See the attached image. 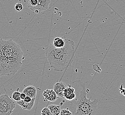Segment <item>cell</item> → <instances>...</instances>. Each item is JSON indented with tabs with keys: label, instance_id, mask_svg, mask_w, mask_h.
<instances>
[{
	"label": "cell",
	"instance_id": "obj_5",
	"mask_svg": "<svg viewBox=\"0 0 125 115\" xmlns=\"http://www.w3.org/2000/svg\"><path fill=\"white\" fill-rule=\"evenodd\" d=\"M44 101H50L51 102H55L59 98L56 93L53 89H47L45 90L42 94Z\"/></svg>",
	"mask_w": 125,
	"mask_h": 115
},
{
	"label": "cell",
	"instance_id": "obj_21",
	"mask_svg": "<svg viewBox=\"0 0 125 115\" xmlns=\"http://www.w3.org/2000/svg\"><path fill=\"white\" fill-rule=\"evenodd\" d=\"M26 97V95L25 93H22V92L21 93V100H24Z\"/></svg>",
	"mask_w": 125,
	"mask_h": 115
},
{
	"label": "cell",
	"instance_id": "obj_3",
	"mask_svg": "<svg viewBox=\"0 0 125 115\" xmlns=\"http://www.w3.org/2000/svg\"><path fill=\"white\" fill-rule=\"evenodd\" d=\"M71 83L77 90H75L76 98L70 101L74 107L73 115H95L98 108V99L92 101L91 96L90 98H87V90L85 84L81 81H73Z\"/></svg>",
	"mask_w": 125,
	"mask_h": 115
},
{
	"label": "cell",
	"instance_id": "obj_6",
	"mask_svg": "<svg viewBox=\"0 0 125 115\" xmlns=\"http://www.w3.org/2000/svg\"><path fill=\"white\" fill-rule=\"evenodd\" d=\"M63 97L66 100L71 101L76 98L75 89L72 85H69L65 89L64 92Z\"/></svg>",
	"mask_w": 125,
	"mask_h": 115
},
{
	"label": "cell",
	"instance_id": "obj_20",
	"mask_svg": "<svg viewBox=\"0 0 125 115\" xmlns=\"http://www.w3.org/2000/svg\"><path fill=\"white\" fill-rule=\"evenodd\" d=\"M120 93L123 94V95H124V96H125V89H124L122 86L120 88Z\"/></svg>",
	"mask_w": 125,
	"mask_h": 115
},
{
	"label": "cell",
	"instance_id": "obj_18",
	"mask_svg": "<svg viewBox=\"0 0 125 115\" xmlns=\"http://www.w3.org/2000/svg\"><path fill=\"white\" fill-rule=\"evenodd\" d=\"M92 67L94 70L98 73H100V72L102 71V70L101 69L100 66L98 64H95L94 65H93Z\"/></svg>",
	"mask_w": 125,
	"mask_h": 115
},
{
	"label": "cell",
	"instance_id": "obj_17",
	"mask_svg": "<svg viewBox=\"0 0 125 115\" xmlns=\"http://www.w3.org/2000/svg\"><path fill=\"white\" fill-rule=\"evenodd\" d=\"M15 10L17 11L18 12H20L22 10L23 8V5L21 3H18L15 5Z\"/></svg>",
	"mask_w": 125,
	"mask_h": 115
},
{
	"label": "cell",
	"instance_id": "obj_9",
	"mask_svg": "<svg viewBox=\"0 0 125 115\" xmlns=\"http://www.w3.org/2000/svg\"><path fill=\"white\" fill-rule=\"evenodd\" d=\"M22 93H25L26 96H29L32 98H34L36 97L37 90L34 86L29 85L23 90Z\"/></svg>",
	"mask_w": 125,
	"mask_h": 115
},
{
	"label": "cell",
	"instance_id": "obj_1",
	"mask_svg": "<svg viewBox=\"0 0 125 115\" xmlns=\"http://www.w3.org/2000/svg\"><path fill=\"white\" fill-rule=\"evenodd\" d=\"M24 56L20 46L12 39H0V74L15 75L22 64Z\"/></svg>",
	"mask_w": 125,
	"mask_h": 115
},
{
	"label": "cell",
	"instance_id": "obj_7",
	"mask_svg": "<svg viewBox=\"0 0 125 115\" xmlns=\"http://www.w3.org/2000/svg\"><path fill=\"white\" fill-rule=\"evenodd\" d=\"M38 3L34 10L36 13H40L47 10L50 3V0H38Z\"/></svg>",
	"mask_w": 125,
	"mask_h": 115
},
{
	"label": "cell",
	"instance_id": "obj_19",
	"mask_svg": "<svg viewBox=\"0 0 125 115\" xmlns=\"http://www.w3.org/2000/svg\"><path fill=\"white\" fill-rule=\"evenodd\" d=\"M32 99H33V98H30V97L26 96V97H25V98L24 99V100H24V102H25L29 103L32 100Z\"/></svg>",
	"mask_w": 125,
	"mask_h": 115
},
{
	"label": "cell",
	"instance_id": "obj_14",
	"mask_svg": "<svg viewBox=\"0 0 125 115\" xmlns=\"http://www.w3.org/2000/svg\"><path fill=\"white\" fill-rule=\"evenodd\" d=\"M21 93L18 91H14L12 94V98L13 100L16 102H18L21 100Z\"/></svg>",
	"mask_w": 125,
	"mask_h": 115
},
{
	"label": "cell",
	"instance_id": "obj_2",
	"mask_svg": "<svg viewBox=\"0 0 125 115\" xmlns=\"http://www.w3.org/2000/svg\"><path fill=\"white\" fill-rule=\"evenodd\" d=\"M75 43L65 39V45L61 48H55L53 43L46 48L45 56L51 67L55 71L62 72L72 63L75 57Z\"/></svg>",
	"mask_w": 125,
	"mask_h": 115
},
{
	"label": "cell",
	"instance_id": "obj_16",
	"mask_svg": "<svg viewBox=\"0 0 125 115\" xmlns=\"http://www.w3.org/2000/svg\"><path fill=\"white\" fill-rule=\"evenodd\" d=\"M42 115H53L52 113H51L50 110L47 107H45L43 108L41 112Z\"/></svg>",
	"mask_w": 125,
	"mask_h": 115
},
{
	"label": "cell",
	"instance_id": "obj_15",
	"mask_svg": "<svg viewBox=\"0 0 125 115\" xmlns=\"http://www.w3.org/2000/svg\"><path fill=\"white\" fill-rule=\"evenodd\" d=\"M73 113L71 112L69 108H63L61 111L60 115H73Z\"/></svg>",
	"mask_w": 125,
	"mask_h": 115
},
{
	"label": "cell",
	"instance_id": "obj_22",
	"mask_svg": "<svg viewBox=\"0 0 125 115\" xmlns=\"http://www.w3.org/2000/svg\"><path fill=\"white\" fill-rule=\"evenodd\" d=\"M1 76H2V75H1V74H0V77H1Z\"/></svg>",
	"mask_w": 125,
	"mask_h": 115
},
{
	"label": "cell",
	"instance_id": "obj_13",
	"mask_svg": "<svg viewBox=\"0 0 125 115\" xmlns=\"http://www.w3.org/2000/svg\"><path fill=\"white\" fill-rule=\"evenodd\" d=\"M38 3V0H28L27 2V5L28 8H29L30 10L34 11Z\"/></svg>",
	"mask_w": 125,
	"mask_h": 115
},
{
	"label": "cell",
	"instance_id": "obj_10",
	"mask_svg": "<svg viewBox=\"0 0 125 115\" xmlns=\"http://www.w3.org/2000/svg\"><path fill=\"white\" fill-rule=\"evenodd\" d=\"M36 98H33L32 100L29 103H26L23 100H21L19 101L16 102L18 105L21 106V107L23 109L26 110H31L33 108L35 104Z\"/></svg>",
	"mask_w": 125,
	"mask_h": 115
},
{
	"label": "cell",
	"instance_id": "obj_4",
	"mask_svg": "<svg viewBox=\"0 0 125 115\" xmlns=\"http://www.w3.org/2000/svg\"><path fill=\"white\" fill-rule=\"evenodd\" d=\"M12 97L4 94L0 96V115H11L16 107Z\"/></svg>",
	"mask_w": 125,
	"mask_h": 115
},
{
	"label": "cell",
	"instance_id": "obj_11",
	"mask_svg": "<svg viewBox=\"0 0 125 115\" xmlns=\"http://www.w3.org/2000/svg\"><path fill=\"white\" fill-rule=\"evenodd\" d=\"M53 45L57 48H61L65 45V39L61 37H56L53 41Z\"/></svg>",
	"mask_w": 125,
	"mask_h": 115
},
{
	"label": "cell",
	"instance_id": "obj_12",
	"mask_svg": "<svg viewBox=\"0 0 125 115\" xmlns=\"http://www.w3.org/2000/svg\"><path fill=\"white\" fill-rule=\"evenodd\" d=\"M48 108L52 113L53 115H60L61 108V106L59 105H49Z\"/></svg>",
	"mask_w": 125,
	"mask_h": 115
},
{
	"label": "cell",
	"instance_id": "obj_8",
	"mask_svg": "<svg viewBox=\"0 0 125 115\" xmlns=\"http://www.w3.org/2000/svg\"><path fill=\"white\" fill-rule=\"evenodd\" d=\"M68 86L65 83L62 82H57L53 85V90L55 91V93L57 94L59 98H63L64 91L65 89Z\"/></svg>",
	"mask_w": 125,
	"mask_h": 115
}]
</instances>
